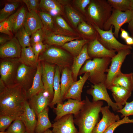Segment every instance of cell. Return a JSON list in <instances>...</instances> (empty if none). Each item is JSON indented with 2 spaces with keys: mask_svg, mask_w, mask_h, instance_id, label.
Here are the masks:
<instances>
[{
  "mask_svg": "<svg viewBox=\"0 0 133 133\" xmlns=\"http://www.w3.org/2000/svg\"><path fill=\"white\" fill-rule=\"evenodd\" d=\"M28 100L26 91L20 84L6 86L0 93V115L10 116L14 120L23 113Z\"/></svg>",
  "mask_w": 133,
  "mask_h": 133,
  "instance_id": "obj_1",
  "label": "cell"
},
{
  "mask_svg": "<svg viewBox=\"0 0 133 133\" xmlns=\"http://www.w3.org/2000/svg\"><path fill=\"white\" fill-rule=\"evenodd\" d=\"M84 100L81 110L74 116V122L78 128V133H92L100 120L99 113L103 103L101 101L91 102L86 96Z\"/></svg>",
  "mask_w": 133,
  "mask_h": 133,
  "instance_id": "obj_2",
  "label": "cell"
},
{
  "mask_svg": "<svg viewBox=\"0 0 133 133\" xmlns=\"http://www.w3.org/2000/svg\"><path fill=\"white\" fill-rule=\"evenodd\" d=\"M111 58L108 57L95 58L88 60L80 69L78 75L86 72L89 73L88 80L93 84L100 83H105L108 66L111 63Z\"/></svg>",
  "mask_w": 133,
  "mask_h": 133,
  "instance_id": "obj_3",
  "label": "cell"
},
{
  "mask_svg": "<svg viewBox=\"0 0 133 133\" xmlns=\"http://www.w3.org/2000/svg\"><path fill=\"white\" fill-rule=\"evenodd\" d=\"M112 8L107 0H92L88 7L87 15L93 25L103 30L104 24L111 14Z\"/></svg>",
  "mask_w": 133,
  "mask_h": 133,
  "instance_id": "obj_4",
  "label": "cell"
},
{
  "mask_svg": "<svg viewBox=\"0 0 133 133\" xmlns=\"http://www.w3.org/2000/svg\"><path fill=\"white\" fill-rule=\"evenodd\" d=\"M46 45L45 50L39 55L38 61L56 65L61 72L65 68L69 67L72 64L73 58L69 53L52 45Z\"/></svg>",
  "mask_w": 133,
  "mask_h": 133,
  "instance_id": "obj_5",
  "label": "cell"
},
{
  "mask_svg": "<svg viewBox=\"0 0 133 133\" xmlns=\"http://www.w3.org/2000/svg\"><path fill=\"white\" fill-rule=\"evenodd\" d=\"M133 17V11L130 10L123 12L113 8L111 14L104 24L103 30H109L112 26L114 27V35L118 38V34L121 27L124 24L128 23Z\"/></svg>",
  "mask_w": 133,
  "mask_h": 133,
  "instance_id": "obj_6",
  "label": "cell"
},
{
  "mask_svg": "<svg viewBox=\"0 0 133 133\" xmlns=\"http://www.w3.org/2000/svg\"><path fill=\"white\" fill-rule=\"evenodd\" d=\"M20 64L18 58L0 59V78L6 86L15 84L17 71Z\"/></svg>",
  "mask_w": 133,
  "mask_h": 133,
  "instance_id": "obj_7",
  "label": "cell"
},
{
  "mask_svg": "<svg viewBox=\"0 0 133 133\" xmlns=\"http://www.w3.org/2000/svg\"><path fill=\"white\" fill-rule=\"evenodd\" d=\"M93 26L98 33V40L107 49L118 52L123 49H132L131 46L122 44L117 40L113 32V26L107 31L101 29L95 25Z\"/></svg>",
  "mask_w": 133,
  "mask_h": 133,
  "instance_id": "obj_8",
  "label": "cell"
},
{
  "mask_svg": "<svg viewBox=\"0 0 133 133\" xmlns=\"http://www.w3.org/2000/svg\"><path fill=\"white\" fill-rule=\"evenodd\" d=\"M111 58V64L108 69L107 78L105 84L107 89L112 85L113 82L118 74L121 71V68L126 56L130 54L129 49L122 50L117 52Z\"/></svg>",
  "mask_w": 133,
  "mask_h": 133,
  "instance_id": "obj_9",
  "label": "cell"
},
{
  "mask_svg": "<svg viewBox=\"0 0 133 133\" xmlns=\"http://www.w3.org/2000/svg\"><path fill=\"white\" fill-rule=\"evenodd\" d=\"M107 89L104 83H100L91 85V87L87 90L86 93L92 97V101H105L114 111L117 112L122 109L123 107L120 106L112 101L108 93Z\"/></svg>",
  "mask_w": 133,
  "mask_h": 133,
  "instance_id": "obj_10",
  "label": "cell"
},
{
  "mask_svg": "<svg viewBox=\"0 0 133 133\" xmlns=\"http://www.w3.org/2000/svg\"><path fill=\"white\" fill-rule=\"evenodd\" d=\"M85 100L81 101L71 99L62 103L57 104L55 107H54L56 116L54 120L55 121L62 116L68 114L76 115L79 112L84 104Z\"/></svg>",
  "mask_w": 133,
  "mask_h": 133,
  "instance_id": "obj_11",
  "label": "cell"
},
{
  "mask_svg": "<svg viewBox=\"0 0 133 133\" xmlns=\"http://www.w3.org/2000/svg\"><path fill=\"white\" fill-rule=\"evenodd\" d=\"M37 68L21 64L18 68L15 79V84H20L27 91L31 87Z\"/></svg>",
  "mask_w": 133,
  "mask_h": 133,
  "instance_id": "obj_12",
  "label": "cell"
},
{
  "mask_svg": "<svg viewBox=\"0 0 133 133\" xmlns=\"http://www.w3.org/2000/svg\"><path fill=\"white\" fill-rule=\"evenodd\" d=\"M41 62L42 69V79L44 89L48 93L51 102L54 95L53 85L56 66L47 62Z\"/></svg>",
  "mask_w": 133,
  "mask_h": 133,
  "instance_id": "obj_13",
  "label": "cell"
},
{
  "mask_svg": "<svg viewBox=\"0 0 133 133\" xmlns=\"http://www.w3.org/2000/svg\"><path fill=\"white\" fill-rule=\"evenodd\" d=\"M74 116L70 114L64 116L52 124V133H78L74 122Z\"/></svg>",
  "mask_w": 133,
  "mask_h": 133,
  "instance_id": "obj_14",
  "label": "cell"
},
{
  "mask_svg": "<svg viewBox=\"0 0 133 133\" xmlns=\"http://www.w3.org/2000/svg\"><path fill=\"white\" fill-rule=\"evenodd\" d=\"M110 107L105 106L101 108L100 112L102 117L94 128L92 133H103L111 125L120 120L118 115H115L109 110Z\"/></svg>",
  "mask_w": 133,
  "mask_h": 133,
  "instance_id": "obj_15",
  "label": "cell"
},
{
  "mask_svg": "<svg viewBox=\"0 0 133 133\" xmlns=\"http://www.w3.org/2000/svg\"><path fill=\"white\" fill-rule=\"evenodd\" d=\"M28 102L37 116L49 106L51 101L48 94L44 89L32 96L28 100Z\"/></svg>",
  "mask_w": 133,
  "mask_h": 133,
  "instance_id": "obj_16",
  "label": "cell"
},
{
  "mask_svg": "<svg viewBox=\"0 0 133 133\" xmlns=\"http://www.w3.org/2000/svg\"><path fill=\"white\" fill-rule=\"evenodd\" d=\"M89 42L88 44V52L91 58L105 57L112 58L116 54V51L106 48L100 42L97 38Z\"/></svg>",
  "mask_w": 133,
  "mask_h": 133,
  "instance_id": "obj_17",
  "label": "cell"
},
{
  "mask_svg": "<svg viewBox=\"0 0 133 133\" xmlns=\"http://www.w3.org/2000/svg\"><path fill=\"white\" fill-rule=\"evenodd\" d=\"M21 49L15 36L5 44L0 45V58H18L20 56Z\"/></svg>",
  "mask_w": 133,
  "mask_h": 133,
  "instance_id": "obj_18",
  "label": "cell"
},
{
  "mask_svg": "<svg viewBox=\"0 0 133 133\" xmlns=\"http://www.w3.org/2000/svg\"><path fill=\"white\" fill-rule=\"evenodd\" d=\"M27 13L25 8L22 6L5 20L12 33H16L24 26Z\"/></svg>",
  "mask_w": 133,
  "mask_h": 133,
  "instance_id": "obj_19",
  "label": "cell"
},
{
  "mask_svg": "<svg viewBox=\"0 0 133 133\" xmlns=\"http://www.w3.org/2000/svg\"><path fill=\"white\" fill-rule=\"evenodd\" d=\"M36 116L33 110L30 106L27 100L25 103L24 112L20 116L25 126L26 133H35L37 123Z\"/></svg>",
  "mask_w": 133,
  "mask_h": 133,
  "instance_id": "obj_20",
  "label": "cell"
},
{
  "mask_svg": "<svg viewBox=\"0 0 133 133\" xmlns=\"http://www.w3.org/2000/svg\"><path fill=\"white\" fill-rule=\"evenodd\" d=\"M89 76V72L86 73L79 80L74 81L64 97L63 101L69 99L82 101L81 95L83 88Z\"/></svg>",
  "mask_w": 133,
  "mask_h": 133,
  "instance_id": "obj_21",
  "label": "cell"
},
{
  "mask_svg": "<svg viewBox=\"0 0 133 133\" xmlns=\"http://www.w3.org/2000/svg\"><path fill=\"white\" fill-rule=\"evenodd\" d=\"M24 27L30 36L37 30L43 28L37 12L31 11L27 12Z\"/></svg>",
  "mask_w": 133,
  "mask_h": 133,
  "instance_id": "obj_22",
  "label": "cell"
},
{
  "mask_svg": "<svg viewBox=\"0 0 133 133\" xmlns=\"http://www.w3.org/2000/svg\"><path fill=\"white\" fill-rule=\"evenodd\" d=\"M45 35V42L48 46L56 45L62 46L66 42L74 40L76 38L61 35L51 31L42 28Z\"/></svg>",
  "mask_w": 133,
  "mask_h": 133,
  "instance_id": "obj_23",
  "label": "cell"
},
{
  "mask_svg": "<svg viewBox=\"0 0 133 133\" xmlns=\"http://www.w3.org/2000/svg\"><path fill=\"white\" fill-rule=\"evenodd\" d=\"M87 43L83 47L80 53L74 57L71 69L74 81H77V77L83 65L86 60L91 58L88 52Z\"/></svg>",
  "mask_w": 133,
  "mask_h": 133,
  "instance_id": "obj_24",
  "label": "cell"
},
{
  "mask_svg": "<svg viewBox=\"0 0 133 133\" xmlns=\"http://www.w3.org/2000/svg\"><path fill=\"white\" fill-rule=\"evenodd\" d=\"M42 71L41 62L38 61L37 71L34 78L32 85L31 88L26 91L28 100L32 96L44 89L42 79Z\"/></svg>",
  "mask_w": 133,
  "mask_h": 133,
  "instance_id": "obj_25",
  "label": "cell"
},
{
  "mask_svg": "<svg viewBox=\"0 0 133 133\" xmlns=\"http://www.w3.org/2000/svg\"><path fill=\"white\" fill-rule=\"evenodd\" d=\"M108 89L111 91L115 102L121 107L125 104L132 92L123 87L114 85L111 86Z\"/></svg>",
  "mask_w": 133,
  "mask_h": 133,
  "instance_id": "obj_26",
  "label": "cell"
},
{
  "mask_svg": "<svg viewBox=\"0 0 133 133\" xmlns=\"http://www.w3.org/2000/svg\"><path fill=\"white\" fill-rule=\"evenodd\" d=\"M74 82L71 70L69 67L64 68L62 71L60 78L61 98H63Z\"/></svg>",
  "mask_w": 133,
  "mask_h": 133,
  "instance_id": "obj_27",
  "label": "cell"
},
{
  "mask_svg": "<svg viewBox=\"0 0 133 133\" xmlns=\"http://www.w3.org/2000/svg\"><path fill=\"white\" fill-rule=\"evenodd\" d=\"M18 60L21 64L37 68L38 61L36 60L32 47L22 48L20 56Z\"/></svg>",
  "mask_w": 133,
  "mask_h": 133,
  "instance_id": "obj_28",
  "label": "cell"
},
{
  "mask_svg": "<svg viewBox=\"0 0 133 133\" xmlns=\"http://www.w3.org/2000/svg\"><path fill=\"white\" fill-rule=\"evenodd\" d=\"M39 8L42 11L48 13L54 17L62 13V8L58 1L54 0H41Z\"/></svg>",
  "mask_w": 133,
  "mask_h": 133,
  "instance_id": "obj_29",
  "label": "cell"
},
{
  "mask_svg": "<svg viewBox=\"0 0 133 133\" xmlns=\"http://www.w3.org/2000/svg\"><path fill=\"white\" fill-rule=\"evenodd\" d=\"M49 108L47 107L39 113L37 117L35 133H44L46 130L52 127L48 116Z\"/></svg>",
  "mask_w": 133,
  "mask_h": 133,
  "instance_id": "obj_30",
  "label": "cell"
},
{
  "mask_svg": "<svg viewBox=\"0 0 133 133\" xmlns=\"http://www.w3.org/2000/svg\"><path fill=\"white\" fill-rule=\"evenodd\" d=\"M112 85L121 86L132 92L133 90V73H123L121 71L115 78Z\"/></svg>",
  "mask_w": 133,
  "mask_h": 133,
  "instance_id": "obj_31",
  "label": "cell"
},
{
  "mask_svg": "<svg viewBox=\"0 0 133 133\" xmlns=\"http://www.w3.org/2000/svg\"><path fill=\"white\" fill-rule=\"evenodd\" d=\"M60 72L59 67L56 66L53 83V87L54 95L53 99L49 106L51 108L58 103H63L61 98Z\"/></svg>",
  "mask_w": 133,
  "mask_h": 133,
  "instance_id": "obj_32",
  "label": "cell"
},
{
  "mask_svg": "<svg viewBox=\"0 0 133 133\" xmlns=\"http://www.w3.org/2000/svg\"><path fill=\"white\" fill-rule=\"evenodd\" d=\"M89 42L85 39L73 40L66 43L61 47L74 57L80 53L83 46Z\"/></svg>",
  "mask_w": 133,
  "mask_h": 133,
  "instance_id": "obj_33",
  "label": "cell"
},
{
  "mask_svg": "<svg viewBox=\"0 0 133 133\" xmlns=\"http://www.w3.org/2000/svg\"><path fill=\"white\" fill-rule=\"evenodd\" d=\"M22 0H14L6 3L0 11V22L4 21L14 13L20 6Z\"/></svg>",
  "mask_w": 133,
  "mask_h": 133,
  "instance_id": "obj_34",
  "label": "cell"
},
{
  "mask_svg": "<svg viewBox=\"0 0 133 133\" xmlns=\"http://www.w3.org/2000/svg\"><path fill=\"white\" fill-rule=\"evenodd\" d=\"M78 28L83 34L91 39L90 41L98 38V33L94 27L83 20L79 24Z\"/></svg>",
  "mask_w": 133,
  "mask_h": 133,
  "instance_id": "obj_35",
  "label": "cell"
},
{
  "mask_svg": "<svg viewBox=\"0 0 133 133\" xmlns=\"http://www.w3.org/2000/svg\"><path fill=\"white\" fill-rule=\"evenodd\" d=\"M42 22L43 28L55 33L56 28L54 19L50 14L43 11L38 13Z\"/></svg>",
  "mask_w": 133,
  "mask_h": 133,
  "instance_id": "obj_36",
  "label": "cell"
},
{
  "mask_svg": "<svg viewBox=\"0 0 133 133\" xmlns=\"http://www.w3.org/2000/svg\"><path fill=\"white\" fill-rule=\"evenodd\" d=\"M30 35L24 26L17 32L15 36L22 48L31 46Z\"/></svg>",
  "mask_w": 133,
  "mask_h": 133,
  "instance_id": "obj_37",
  "label": "cell"
},
{
  "mask_svg": "<svg viewBox=\"0 0 133 133\" xmlns=\"http://www.w3.org/2000/svg\"><path fill=\"white\" fill-rule=\"evenodd\" d=\"M107 1L113 8L123 12L132 10L131 0H107Z\"/></svg>",
  "mask_w": 133,
  "mask_h": 133,
  "instance_id": "obj_38",
  "label": "cell"
},
{
  "mask_svg": "<svg viewBox=\"0 0 133 133\" xmlns=\"http://www.w3.org/2000/svg\"><path fill=\"white\" fill-rule=\"evenodd\" d=\"M54 20L56 28L55 32L56 33L59 30L67 33H72L74 31L72 28L68 25L65 20L59 15L54 17Z\"/></svg>",
  "mask_w": 133,
  "mask_h": 133,
  "instance_id": "obj_39",
  "label": "cell"
},
{
  "mask_svg": "<svg viewBox=\"0 0 133 133\" xmlns=\"http://www.w3.org/2000/svg\"><path fill=\"white\" fill-rule=\"evenodd\" d=\"M8 133H26L25 126L20 116L16 118L8 128Z\"/></svg>",
  "mask_w": 133,
  "mask_h": 133,
  "instance_id": "obj_40",
  "label": "cell"
},
{
  "mask_svg": "<svg viewBox=\"0 0 133 133\" xmlns=\"http://www.w3.org/2000/svg\"><path fill=\"white\" fill-rule=\"evenodd\" d=\"M65 10L67 17L74 26L76 27L83 21L82 17L70 7L66 6Z\"/></svg>",
  "mask_w": 133,
  "mask_h": 133,
  "instance_id": "obj_41",
  "label": "cell"
},
{
  "mask_svg": "<svg viewBox=\"0 0 133 133\" xmlns=\"http://www.w3.org/2000/svg\"><path fill=\"white\" fill-rule=\"evenodd\" d=\"M128 123H133V119L129 117H124L121 120L116 121L110 125L103 133H113L115 129L121 125Z\"/></svg>",
  "mask_w": 133,
  "mask_h": 133,
  "instance_id": "obj_42",
  "label": "cell"
},
{
  "mask_svg": "<svg viewBox=\"0 0 133 133\" xmlns=\"http://www.w3.org/2000/svg\"><path fill=\"white\" fill-rule=\"evenodd\" d=\"M31 46L37 43L42 42L44 40L45 35L42 29H39L33 33L31 35Z\"/></svg>",
  "mask_w": 133,
  "mask_h": 133,
  "instance_id": "obj_43",
  "label": "cell"
},
{
  "mask_svg": "<svg viewBox=\"0 0 133 133\" xmlns=\"http://www.w3.org/2000/svg\"><path fill=\"white\" fill-rule=\"evenodd\" d=\"M116 112L121 114V117L122 118L133 115V100L130 102H127L124 107L121 109L117 111Z\"/></svg>",
  "mask_w": 133,
  "mask_h": 133,
  "instance_id": "obj_44",
  "label": "cell"
},
{
  "mask_svg": "<svg viewBox=\"0 0 133 133\" xmlns=\"http://www.w3.org/2000/svg\"><path fill=\"white\" fill-rule=\"evenodd\" d=\"M14 121L13 119L10 116L2 115H0V131H4L8 128L11 122Z\"/></svg>",
  "mask_w": 133,
  "mask_h": 133,
  "instance_id": "obj_45",
  "label": "cell"
},
{
  "mask_svg": "<svg viewBox=\"0 0 133 133\" xmlns=\"http://www.w3.org/2000/svg\"><path fill=\"white\" fill-rule=\"evenodd\" d=\"M34 54L36 58L38 61L40 54L43 52L46 49L47 45L44 44L42 42L35 44L32 46Z\"/></svg>",
  "mask_w": 133,
  "mask_h": 133,
  "instance_id": "obj_46",
  "label": "cell"
},
{
  "mask_svg": "<svg viewBox=\"0 0 133 133\" xmlns=\"http://www.w3.org/2000/svg\"><path fill=\"white\" fill-rule=\"evenodd\" d=\"M26 4L28 11H33L37 12L39 7L38 0H22Z\"/></svg>",
  "mask_w": 133,
  "mask_h": 133,
  "instance_id": "obj_47",
  "label": "cell"
},
{
  "mask_svg": "<svg viewBox=\"0 0 133 133\" xmlns=\"http://www.w3.org/2000/svg\"><path fill=\"white\" fill-rule=\"evenodd\" d=\"M91 1V0H76L75 1V3L81 10L85 13V8L90 3Z\"/></svg>",
  "mask_w": 133,
  "mask_h": 133,
  "instance_id": "obj_48",
  "label": "cell"
},
{
  "mask_svg": "<svg viewBox=\"0 0 133 133\" xmlns=\"http://www.w3.org/2000/svg\"><path fill=\"white\" fill-rule=\"evenodd\" d=\"M0 32L8 35L10 37L12 35V32L6 24L5 21L0 23Z\"/></svg>",
  "mask_w": 133,
  "mask_h": 133,
  "instance_id": "obj_49",
  "label": "cell"
},
{
  "mask_svg": "<svg viewBox=\"0 0 133 133\" xmlns=\"http://www.w3.org/2000/svg\"><path fill=\"white\" fill-rule=\"evenodd\" d=\"M11 39L10 36H0V45H3L9 41Z\"/></svg>",
  "mask_w": 133,
  "mask_h": 133,
  "instance_id": "obj_50",
  "label": "cell"
},
{
  "mask_svg": "<svg viewBox=\"0 0 133 133\" xmlns=\"http://www.w3.org/2000/svg\"><path fill=\"white\" fill-rule=\"evenodd\" d=\"M120 30L121 32L120 37L122 38L125 40L129 36L128 33L125 30L122 28H121Z\"/></svg>",
  "mask_w": 133,
  "mask_h": 133,
  "instance_id": "obj_51",
  "label": "cell"
},
{
  "mask_svg": "<svg viewBox=\"0 0 133 133\" xmlns=\"http://www.w3.org/2000/svg\"><path fill=\"white\" fill-rule=\"evenodd\" d=\"M128 23V29L132 34H133V17Z\"/></svg>",
  "mask_w": 133,
  "mask_h": 133,
  "instance_id": "obj_52",
  "label": "cell"
},
{
  "mask_svg": "<svg viewBox=\"0 0 133 133\" xmlns=\"http://www.w3.org/2000/svg\"><path fill=\"white\" fill-rule=\"evenodd\" d=\"M125 41L128 45H133V38L132 37L129 36L125 39Z\"/></svg>",
  "mask_w": 133,
  "mask_h": 133,
  "instance_id": "obj_53",
  "label": "cell"
},
{
  "mask_svg": "<svg viewBox=\"0 0 133 133\" xmlns=\"http://www.w3.org/2000/svg\"><path fill=\"white\" fill-rule=\"evenodd\" d=\"M6 87L4 81L0 78V93L3 91Z\"/></svg>",
  "mask_w": 133,
  "mask_h": 133,
  "instance_id": "obj_54",
  "label": "cell"
},
{
  "mask_svg": "<svg viewBox=\"0 0 133 133\" xmlns=\"http://www.w3.org/2000/svg\"><path fill=\"white\" fill-rule=\"evenodd\" d=\"M44 133H52V130L49 129L46 130Z\"/></svg>",
  "mask_w": 133,
  "mask_h": 133,
  "instance_id": "obj_55",
  "label": "cell"
},
{
  "mask_svg": "<svg viewBox=\"0 0 133 133\" xmlns=\"http://www.w3.org/2000/svg\"><path fill=\"white\" fill-rule=\"evenodd\" d=\"M132 10L133 11V0H131Z\"/></svg>",
  "mask_w": 133,
  "mask_h": 133,
  "instance_id": "obj_56",
  "label": "cell"
},
{
  "mask_svg": "<svg viewBox=\"0 0 133 133\" xmlns=\"http://www.w3.org/2000/svg\"><path fill=\"white\" fill-rule=\"evenodd\" d=\"M0 133H8L6 132L0 131Z\"/></svg>",
  "mask_w": 133,
  "mask_h": 133,
  "instance_id": "obj_57",
  "label": "cell"
},
{
  "mask_svg": "<svg viewBox=\"0 0 133 133\" xmlns=\"http://www.w3.org/2000/svg\"><path fill=\"white\" fill-rule=\"evenodd\" d=\"M132 36L133 38V34H132Z\"/></svg>",
  "mask_w": 133,
  "mask_h": 133,
  "instance_id": "obj_58",
  "label": "cell"
}]
</instances>
